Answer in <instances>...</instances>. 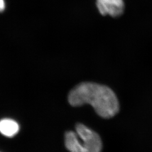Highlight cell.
<instances>
[{
  "mask_svg": "<svg viewBox=\"0 0 152 152\" xmlns=\"http://www.w3.org/2000/svg\"><path fill=\"white\" fill-rule=\"evenodd\" d=\"M68 102L73 107L88 104L104 118L114 117L120 110L114 92L108 86L95 83L84 82L77 85L69 92Z\"/></svg>",
  "mask_w": 152,
  "mask_h": 152,
  "instance_id": "1",
  "label": "cell"
},
{
  "mask_svg": "<svg viewBox=\"0 0 152 152\" xmlns=\"http://www.w3.org/2000/svg\"><path fill=\"white\" fill-rule=\"evenodd\" d=\"M76 129L86 152H102V141L96 132L81 124H77Z\"/></svg>",
  "mask_w": 152,
  "mask_h": 152,
  "instance_id": "2",
  "label": "cell"
},
{
  "mask_svg": "<svg viewBox=\"0 0 152 152\" xmlns=\"http://www.w3.org/2000/svg\"><path fill=\"white\" fill-rule=\"evenodd\" d=\"M96 6L103 15L120 16L124 10V0H96Z\"/></svg>",
  "mask_w": 152,
  "mask_h": 152,
  "instance_id": "3",
  "label": "cell"
},
{
  "mask_svg": "<svg viewBox=\"0 0 152 152\" xmlns=\"http://www.w3.org/2000/svg\"><path fill=\"white\" fill-rule=\"evenodd\" d=\"M20 129L18 123L10 118L0 120V134L7 137H12L17 135Z\"/></svg>",
  "mask_w": 152,
  "mask_h": 152,
  "instance_id": "4",
  "label": "cell"
},
{
  "mask_svg": "<svg viewBox=\"0 0 152 152\" xmlns=\"http://www.w3.org/2000/svg\"><path fill=\"white\" fill-rule=\"evenodd\" d=\"M65 145L70 152H86L77 133L73 131H68L64 137Z\"/></svg>",
  "mask_w": 152,
  "mask_h": 152,
  "instance_id": "5",
  "label": "cell"
},
{
  "mask_svg": "<svg viewBox=\"0 0 152 152\" xmlns=\"http://www.w3.org/2000/svg\"><path fill=\"white\" fill-rule=\"evenodd\" d=\"M5 8V2L4 0H0V12L4 11Z\"/></svg>",
  "mask_w": 152,
  "mask_h": 152,
  "instance_id": "6",
  "label": "cell"
},
{
  "mask_svg": "<svg viewBox=\"0 0 152 152\" xmlns=\"http://www.w3.org/2000/svg\"></svg>",
  "mask_w": 152,
  "mask_h": 152,
  "instance_id": "7",
  "label": "cell"
}]
</instances>
